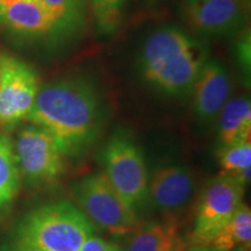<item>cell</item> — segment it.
<instances>
[{
    "mask_svg": "<svg viewBox=\"0 0 251 251\" xmlns=\"http://www.w3.org/2000/svg\"><path fill=\"white\" fill-rule=\"evenodd\" d=\"M14 152L21 177L29 185L52 183L64 169V155L55 140L35 125L19 131Z\"/></svg>",
    "mask_w": 251,
    "mask_h": 251,
    "instance_id": "7",
    "label": "cell"
},
{
    "mask_svg": "<svg viewBox=\"0 0 251 251\" xmlns=\"http://www.w3.org/2000/svg\"><path fill=\"white\" fill-rule=\"evenodd\" d=\"M208 47L176 26H162L147 36L137 56V70L153 90L170 97L191 94L207 62Z\"/></svg>",
    "mask_w": 251,
    "mask_h": 251,
    "instance_id": "2",
    "label": "cell"
},
{
    "mask_svg": "<svg viewBox=\"0 0 251 251\" xmlns=\"http://www.w3.org/2000/svg\"><path fill=\"white\" fill-rule=\"evenodd\" d=\"M218 118L219 147L250 141L251 103L246 97L235 98L226 103Z\"/></svg>",
    "mask_w": 251,
    "mask_h": 251,
    "instance_id": "13",
    "label": "cell"
},
{
    "mask_svg": "<svg viewBox=\"0 0 251 251\" xmlns=\"http://www.w3.org/2000/svg\"><path fill=\"white\" fill-rule=\"evenodd\" d=\"M244 187L236 178L227 174L220 175L206 184L194 220L191 236L193 246H211L215 235L243 203Z\"/></svg>",
    "mask_w": 251,
    "mask_h": 251,
    "instance_id": "6",
    "label": "cell"
},
{
    "mask_svg": "<svg viewBox=\"0 0 251 251\" xmlns=\"http://www.w3.org/2000/svg\"><path fill=\"white\" fill-rule=\"evenodd\" d=\"M179 9L185 25L207 39L237 35L247 24L244 0H181Z\"/></svg>",
    "mask_w": 251,
    "mask_h": 251,
    "instance_id": "9",
    "label": "cell"
},
{
    "mask_svg": "<svg viewBox=\"0 0 251 251\" xmlns=\"http://www.w3.org/2000/svg\"><path fill=\"white\" fill-rule=\"evenodd\" d=\"M178 243L179 224L174 219H166L143 226L122 251H177Z\"/></svg>",
    "mask_w": 251,
    "mask_h": 251,
    "instance_id": "14",
    "label": "cell"
},
{
    "mask_svg": "<svg viewBox=\"0 0 251 251\" xmlns=\"http://www.w3.org/2000/svg\"><path fill=\"white\" fill-rule=\"evenodd\" d=\"M219 162L227 175L249 169L251 166V141L219 147Z\"/></svg>",
    "mask_w": 251,
    "mask_h": 251,
    "instance_id": "19",
    "label": "cell"
},
{
    "mask_svg": "<svg viewBox=\"0 0 251 251\" xmlns=\"http://www.w3.org/2000/svg\"><path fill=\"white\" fill-rule=\"evenodd\" d=\"M55 18L61 37L75 36L85 23V0H39Z\"/></svg>",
    "mask_w": 251,
    "mask_h": 251,
    "instance_id": "16",
    "label": "cell"
},
{
    "mask_svg": "<svg viewBox=\"0 0 251 251\" xmlns=\"http://www.w3.org/2000/svg\"><path fill=\"white\" fill-rule=\"evenodd\" d=\"M94 226L79 207L68 201L50 202L33 209L15 229L14 247L31 251H79Z\"/></svg>",
    "mask_w": 251,
    "mask_h": 251,
    "instance_id": "3",
    "label": "cell"
},
{
    "mask_svg": "<svg viewBox=\"0 0 251 251\" xmlns=\"http://www.w3.org/2000/svg\"><path fill=\"white\" fill-rule=\"evenodd\" d=\"M186 251H221V250L215 249V248H213V247H199V246H194V247H192V248H190V249L186 250Z\"/></svg>",
    "mask_w": 251,
    "mask_h": 251,
    "instance_id": "22",
    "label": "cell"
},
{
    "mask_svg": "<svg viewBox=\"0 0 251 251\" xmlns=\"http://www.w3.org/2000/svg\"><path fill=\"white\" fill-rule=\"evenodd\" d=\"M79 251H122L120 247H118L117 244L109 243L107 241H105L101 237L98 236H90L86 238L85 242L83 243V246L80 247Z\"/></svg>",
    "mask_w": 251,
    "mask_h": 251,
    "instance_id": "21",
    "label": "cell"
},
{
    "mask_svg": "<svg viewBox=\"0 0 251 251\" xmlns=\"http://www.w3.org/2000/svg\"><path fill=\"white\" fill-rule=\"evenodd\" d=\"M0 27L23 39H62L55 18L39 0H19L5 7L0 6Z\"/></svg>",
    "mask_w": 251,
    "mask_h": 251,
    "instance_id": "12",
    "label": "cell"
},
{
    "mask_svg": "<svg viewBox=\"0 0 251 251\" xmlns=\"http://www.w3.org/2000/svg\"><path fill=\"white\" fill-rule=\"evenodd\" d=\"M250 241L251 211L249 206L241 203L225 227L215 235L209 247L221 251H230L240 246L249 247Z\"/></svg>",
    "mask_w": 251,
    "mask_h": 251,
    "instance_id": "15",
    "label": "cell"
},
{
    "mask_svg": "<svg viewBox=\"0 0 251 251\" xmlns=\"http://www.w3.org/2000/svg\"><path fill=\"white\" fill-rule=\"evenodd\" d=\"M231 83L227 69L215 59H207L192 89L193 113L201 126H211L228 102Z\"/></svg>",
    "mask_w": 251,
    "mask_h": 251,
    "instance_id": "11",
    "label": "cell"
},
{
    "mask_svg": "<svg viewBox=\"0 0 251 251\" xmlns=\"http://www.w3.org/2000/svg\"><path fill=\"white\" fill-rule=\"evenodd\" d=\"M127 0H90L94 24L99 34L112 35L119 29Z\"/></svg>",
    "mask_w": 251,
    "mask_h": 251,
    "instance_id": "18",
    "label": "cell"
},
{
    "mask_svg": "<svg viewBox=\"0 0 251 251\" xmlns=\"http://www.w3.org/2000/svg\"><path fill=\"white\" fill-rule=\"evenodd\" d=\"M13 251H31L27 249H19V248H13Z\"/></svg>",
    "mask_w": 251,
    "mask_h": 251,
    "instance_id": "23",
    "label": "cell"
},
{
    "mask_svg": "<svg viewBox=\"0 0 251 251\" xmlns=\"http://www.w3.org/2000/svg\"><path fill=\"white\" fill-rule=\"evenodd\" d=\"M151 1H153V0H151Z\"/></svg>",
    "mask_w": 251,
    "mask_h": 251,
    "instance_id": "26",
    "label": "cell"
},
{
    "mask_svg": "<svg viewBox=\"0 0 251 251\" xmlns=\"http://www.w3.org/2000/svg\"><path fill=\"white\" fill-rule=\"evenodd\" d=\"M39 90V76L30 65L2 55L0 61V127L13 129L21 120L27 119Z\"/></svg>",
    "mask_w": 251,
    "mask_h": 251,
    "instance_id": "8",
    "label": "cell"
},
{
    "mask_svg": "<svg viewBox=\"0 0 251 251\" xmlns=\"http://www.w3.org/2000/svg\"><path fill=\"white\" fill-rule=\"evenodd\" d=\"M103 175L128 205L148 198L149 175L140 147L126 133H115L101 151Z\"/></svg>",
    "mask_w": 251,
    "mask_h": 251,
    "instance_id": "4",
    "label": "cell"
},
{
    "mask_svg": "<svg viewBox=\"0 0 251 251\" xmlns=\"http://www.w3.org/2000/svg\"><path fill=\"white\" fill-rule=\"evenodd\" d=\"M72 191L81 212L92 224L114 235H125L136 227L135 209L122 199L103 174L85 176Z\"/></svg>",
    "mask_w": 251,
    "mask_h": 251,
    "instance_id": "5",
    "label": "cell"
},
{
    "mask_svg": "<svg viewBox=\"0 0 251 251\" xmlns=\"http://www.w3.org/2000/svg\"><path fill=\"white\" fill-rule=\"evenodd\" d=\"M20 181L14 144L7 135L0 133V208L14 199L20 188Z\"/></svg>",
    "mask_w": 251,
    "mask_h": 251,
    "instance_id": "17",
    "label": "cell"
},
{
    "mask_svg": "<svg viewBox=\"0 0 251 251\" xmlns=\"http://www.w3.org/2000/svg\"><path fill=\"white\" fill-rule=\"evenodd\" d=\"M244 1H249V0H244Z\"/></svg>",
    "mask_w": 251,
    "mask_h": 251,
    "instance_id": "25",
    "label": "cell"
},
{
    "mask_svg": "<svg viewBox=\"0 0 251 251\" xmlns=\"http://www.w3.org/2000/svg\"><path fill=\"white\" fill-rule=\"evenodd\" d=\"M196 192V178L190 169L181 165H163L152 172L148 198L166 219H174L183 211Z\"/></svg>",
    "mask_w": 251,
    "mask_h": 251,
    "instance_id": "10",
    "label": "cell"
},
{
    "mask_svg": "<svg viewBox=\"0 0 251 251\" xmlns=\"http://www.w3.org/2000/svg\"><path fill=\"white\" fill-rule=\"evenodd\" d=\"M103 105L96 87L83 78H67L41 87L27 120L51 135L64 156L87 151L102 130Z\"/></svg>",
    "mask_w": 251,
    "mask_h": 251,
    "instance_id": "1",
    "label": "cell"
},
{
    "mask_svg": "<svg viewBox=\"0 0 251 251\" xmlns=\"http://www.w3.org/2000/svg\"><path fill=\"white\" fill-rule=\"evenodd\" d=\"M1 57H2V55H1V54H0V61H1Z\"/></svg>",
    "mask_w": 251,
    "mask_h": 251,
    "instance_id": "24",
    "label": "cell"
},
{
    "mask_svg": "<svg viewBox=\"0 0 251 251\" xmlns=\"http://www.w3.org/2000/svg\"><path fill=\"white\" fill-rule=\"evenodd\" d=\"M250 31L244 30L237 41L236 45V57L237 64L240 65L241 71L244 76H250V57H251V43H250Z\"/></svg>",
    "mask_w": 251,
    "mask_h": 251,
    "instance_id": "20",
    "label": "cell"
}]
</instances>
